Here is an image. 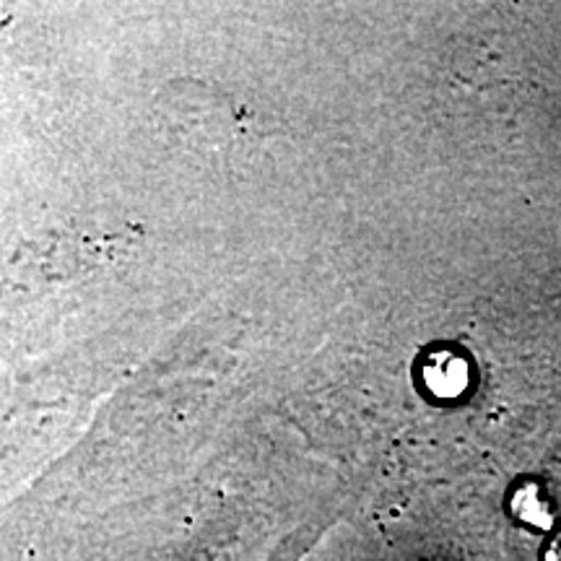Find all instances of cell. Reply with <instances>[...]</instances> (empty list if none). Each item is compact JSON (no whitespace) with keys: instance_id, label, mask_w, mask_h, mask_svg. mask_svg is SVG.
Masks as SVG:
<instances>
[{"instance_id":"1","label":"cell","mask_w":561,"mask_h":561,"mask_svg":"<svg viewBox=\"0 0 561 561\" xmlns=\"http://www.w3.org/2000/svg\"><path fill=\"white\" fill-rule=\"evenodd\" d=\"M426 388H430L432 396L445 398H460L462 392L471 385V367H468V359L460 354V351L453 348H434L430 356H426L424 369Z\"/></svg>"},{"instance_id":"2","label":"cell","mask_w":561,"mask_h":561,"mask_svg":"<svg viewBox=\"0 0 561 561\" xmlns=\"http://www.w3.org/2000/svg\"><path fill=\"white\" fill-rule=\"evenodd\" d=\"M551 561H561V541L553 543V551H551Z\"/></svg>"}]
</instances>
